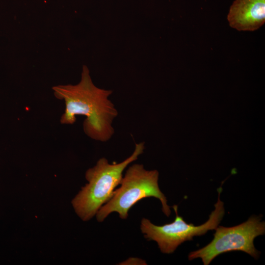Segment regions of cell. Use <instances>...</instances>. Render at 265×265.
<instances>
[{
  "instance_id": "277c9868",
  "label": "cell",
  "mask_w": 265,
  "mask_h": 265,
  "mask_svg": "<svg viewBox=\"0 0 265 265\" xmlns=\"http://www.w3.org/2000/svg\"><path fill=\"white\" fill-rule=\"evenodd\" d=\"M221 187L218 189V200L214 204L215 209L204 224L194 226L187 223L178 213V206L173 208L176 213L174 221L161 226L154 225L145 218L141 222L140 229L145 238L156 241L161 252L170 254L174 252L183 242L192 240L194 237L205 234L208 231L215 230L225 214L224 203L220 200Z\"/></svg>"
},
{
  "instance_id": "7a4b0ae2",
  "label": "cell",
  "mask_w": 265,
  "mask_h": 265,
  "mask_svg": "<svg viewBox=\"0 0 265 265\" xmlns=\"http://www.w3.org/2000/svg\"><path fill=\"white\" fill-rule=\"evenodd\" d=\"M144 149V142L136 143L132 154L123 161L110 164L102 158L86 171L85 177L88 183L72 201L76 212L82 220H90L110 199L115 188L121 182L125 169L137 159Z\"/></svg>"
},
{
  "instance_id": "8992f818",
  "label": "cell",
  "mask_w": 265,
  "mask_h": 265,
  "mask_svg": "<svg viewBox=\"0 0 265 265\" xmlns=\"http://www.w3.org/2000/svg\"><path fill=\"white\" fill-rule=\"evenodd\" d=\"M227 19L230 26L239 31H254L265 22V0H235Z\"/></svg>"
},
{
  "instance_id": "5b68a950",
  "label": "cell",
  "mask_w": 265,
  "mask_h": 265,
  "mask_svg": "<svg viewBox=\"0 0 265 265\" xmlns=\"http://www.w3.org/2000/svg\"><path fill=\"white\" fill-rule=\"evenodd\" d=\"M214 238L206 246L191 252L189 260L201 258L204 265H209L218 255L232 251L244 252L256 259L260 252L254 240L265 233V222L259 216H252L245 222L231 227L217 226Z\"/></svg>"
},
{
  "instance_id": "3957f363",
  "label": "cell",
  "mask_w": 265,
  "mask_h": 265,
  "mask_svg": "<svg viewBox=\"0 0 265 265\" xmlns=\"http://www.w3.org/2000/svg\"><path fill=\"white\" fill-rule=\"evenodd\" d=\"M159 172L156 170H147L143 165L134 164L128 168L122 179L121 186L114 191L110 199L103 205L96 213L99 222H102L111 212H117L125 219L131 208L140 200L153 197L162 204L163 213L169 216L170 207L159 185Z\"/></svg>"
},
{
  "instance_id": "6da1fadb",
  "label": "cell",
  "mask_w": 265,
  "mask_h": 265,
  "mask_svg": "<svg viewBox=\"0 0 265 265\" xmlns=\"http://www.w3.org/2000/svg\"><path fill=\"white\" fill-rule=\"evenodd\" d=\"M52 89L54 96L65 103V110L60 119L62 124L72 125L76 121V115H83L86 118L83 129L88 137L101 142L111 138L114 133L112 122L118 114L108 99L112 91L97 87L86 65L82 67L78 83L58 85Z\"/></svg>"
}]
</instances>
